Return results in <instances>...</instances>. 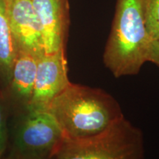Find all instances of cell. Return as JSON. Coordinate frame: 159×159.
<instances>
[{
	"label": "cell",
	"instance_id": "277c9868",
	"mask_svg": "<svg viewBox=\"0 0 159 159\" xmlns=\"http://www.w3.org/2000/svg\"><path fill=\"white\" fill-rule=\"evenodd\" d=\"M63 136L48 109L27 110L18 128L14 153L29 158L49 159Z\"/></svg>",
	"mask_w": 159,
	"mask_h": 159
},
{
	"label": "cell",
	"instance_id": "6da1fadb",
	"mask_svg": "<svg viewBox=\"0 0 159 159\" xmlns=\"http://www.w3.org/2000/svg\"><path fill=\"white\" fill-rule=\"evenodd\" d=\"M47 109L67 137L97 134L123 116L119 104L111 95L102 89L71 83Z\"/></svg>",
	"mask_w": 159,
	"mask_h": 159
},
{
	"label": "cell",
	"instance_id": "30bf717a",
	"mask_svg": "<svg viewBox=\"0 0 159 159\" xmlns=\"http://www.w3.org/2000/svg\"><path fill=\"white\" fill-rule=\"evenodd\" d=\"M145 25L152 40H159V0H143Z\"/></svg>",
	"mask_w": 159,
	"mask_h": 159
},
{
	"label": "cell",
	"instance_id": "8fae6325",
	"mask_svg": "<svg viewBox=\"0 0 159 159\" xmlns=\"http://www.w3.org/2000/svg\"><path fill=\"white\" fill-rule=\"evenodd\" d=\"M7 141V117L5 101L0 91V159L3 158Z\"/></svg>",
	"mask_w": 159,
	"mask_h": 159
},
{
	"label": "cell",
	"instance_id": "7a4b0ae2",
	"mask_svg": "<svg viewBox=\"0 0 159 159\" xmlns=\"http://www.w3.org/2000/svg\"><path fill=\"white\" fill-rule=\"evenodd\" d=\"M151 41L145 25L143 0H117L103 55L105 66L116 77L138 74L148 61Z\"/></svg>",
	"mask_w": 159,
	"mask_h": 159
},
{
	"label": "cell",
	"instance_id": "4fadbf2b",
	"mask_svg": "<svg viewBox=\"0 0 159 159\" xmlns=\"http://www.w3.org/2000/svg\"><path fill=\"white\" fill-rule=\"evenodd\" d=\"M2 159H34V158H26V157H23V156H19V155L13 153V154H12L11 156L7 157V158H3Z\"/></svg>",
	"mask_w": 159,
	"mask_h": 159
},
{
	"label": "cell",
	"instance_id": "7c38bea8",
	"mask_svg": "<svg viewBox=\"0 0 159 159\" xmlns=\"http://www.w3.org/2000/svg\"><path fill=\"white\" fill-rule=\"evenodd\" d=\"M148 61L159 66V40H152L148 55Z\"/></svg>",
	"mask_w": 159,
	"mask_h": 159
},
{
	"label": "cell",
	"instance_id": "8992f818",
	"mask_svg": "<svg viewBox=\"0 0 159 159\" xmlns=\"http://www.w3.org/2000/svg\"><path fill=\"white\" fill-rule=\"evenodd\" d=\"M6 8L18 51L44 54L41 25L30 0H6Z\"/></svg>",
	"mask_w": 159,
	"mask_h": 159
},
{
	"label": "cell",
	"instance_id": "9c48e42d",
	"mask_svg": "<svg viewBox=\"0 0 159 159\" xmlns=\"http://www.w3.org/2000/svg\"><path fill=\"white\" fill-rule=\"evenodd\" d=\"M18 49L10 27L6 0H0V80L8 85Z\"/></svg>",
	"mask_w": 159,
	"mask_h": 159
},
{
	"label": "cell",
	"instance_id": "3957f363",
	"mask_svg": "<svg viewBox=\"0 0 159 159\" xmlns=\"http://www.w3.org/2000/svg\"><path fill=\"white\" fill-rule=\"evenodd\" d=\"M142 132L124 116L98 134L63 138L49 159H144Z\"/></svg>",
	"mask_w": 159,
	"mask_h": 159
},
{
	"label": "cell",
	"instance_id": "5b68a950",
	"mask_svg": "<svg viewBox=\"0 0 159 159\" xmlns=\"http://www.w3.org/2000/svg\"><path fill=\"white\" fill-rule=\"evenodd\" d=\"M70 83L65 49L52 54L41 55L38 61L34 88L27 109H47L52 101Z\"/></svg>",
	"mask_w": 159,
	"mask_h": 159
},
{
	"label": "cell",
	"instance_id": "52a82bcc",
	"mask_svg": "<svg viewBox=\"0 0 159 159\" xmlns=\"http://www.w3.org/2000/svg\"><path fill=\"white\" fill-rule=\"evenodd\" d=\"M41 27L44 54L65 49L69 0H30Z\"/></svg>",
	"mask_w": 159,
	"mask_h": 159
},
{
	"label": "cell",
	"instance_id": "ba28073f",
	"mask_svg": "<svg viewBox=\"0 0 159 159\" xmlns=\"http://www.w3.org/2000/svg\"><path fill=\"white\" fill-rule=\"evenodd\" d=\"M39 56L25 51H18L11 71L8 86L12 94L27 106L33 94Z\"/></svg>",
	"mask_w": 159,
	"mask_h": 159
}]
</instances>
